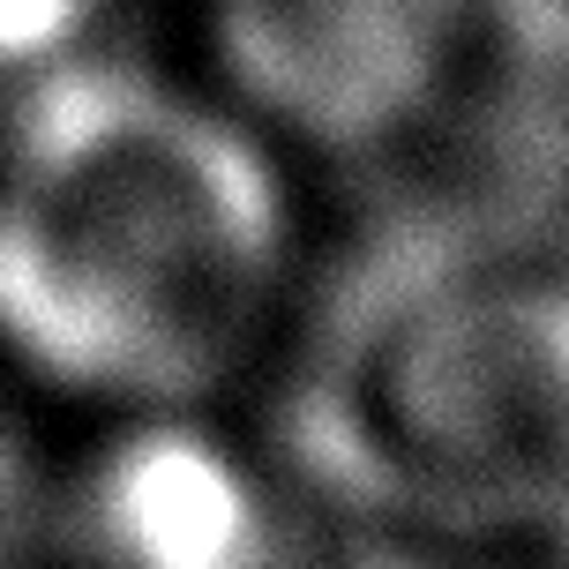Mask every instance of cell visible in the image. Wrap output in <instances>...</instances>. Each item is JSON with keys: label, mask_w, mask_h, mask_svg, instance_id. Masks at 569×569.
<instances>
[{"label": "cell", "mask_w": 569, "mask_h": 569, "mask_svg": "<svg viewBox=\"0 0 569 569\" xmlns=\"http://www.w3.org/2000/svg\"><path fill=\"white\" fill-rule=\"evenodd\" d=\"M218 60L248 120L308 150H382L450 98L472 0H218Z\"/></svg>", "instance_id": "obj_3"}, {"label": "cell", "mask_w": 569, "mask_h": 569, "mask_svg": "<svg viewBox=\"0 0 569 569\" xmlns=\"http://www.w3.org/2000/svg\"><path fill=\"white\" fill-rule=\"evenodd\" d=\"M284 442L330 502L405 532L569 517V210L457 202L322 292Z\"/></svg>", "instance_id": "obj_2"}, {"label": "cell", "mask_w": 569, "mask_h": 569, "mask_svg": "<svg viewBox=\"0 0 569 569\" xmlns=\"http://www.w3.org/2000/svg\"><path fill=\"white\" fill-rule=\"evenodd\" d=\"M292 196L248 113L68 68L0 142V345L128 405L226 382L284 308Z\"/></svg>", "instance_id": "obj_1"}, {"label": "cell", "mask_w": 569, "mask_h": 569, "mask_svg": "<svg viewBox=\"0 0 569 569\" xmlns=\"http://www.w3.org/2000/svg\"><path fill=\"white\" fill-rule=\"evenodd\" d=\"M90 540L136 562H240L262 555V510L240 465L196 435H142L90 480Z\"/></svg>", "instance_id": "obj_4"}, {"label": "cell", "mask_w": 569, "mask_h": 569, "mask_svg": "<svg viewBox=\"0 0 569 569\" xmlns=\"http://www.w3.org/2000/svg\"><path fill=\"white\" fill-rule=\"evenodd\" d=\"M472 23L517 76L569 90V0H472Z\"/></svg>", "instance_id": "obj_5"}]
</instances>
